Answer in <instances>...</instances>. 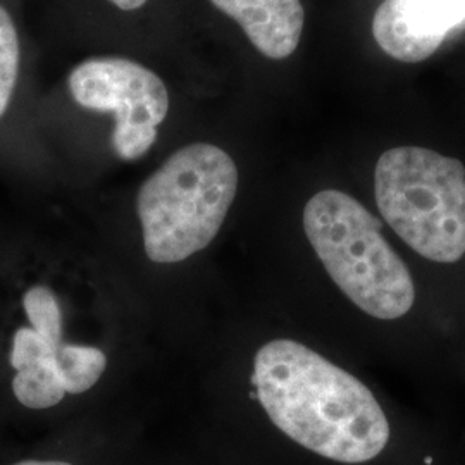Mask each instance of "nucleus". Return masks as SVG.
I'll return each instance as SVG.
<instances>
[{"label": "nucleus", "instance_id": "obj_11", "mask_svg": "<svg viewBox=\"0 0 465 465\" xmlns=\"http://www.w3.org/2000/svg\"><path fill=\"white\" fill-rule=\"evenodd\" d=\"M109 2L121 11H136L147 4V0H109Z\"/></svg>", "mask_w": 465, "mask_h": 465}, {"label": "nucleus", "instance_id": "obj_12", "mask_svg": "<svg viewBox=\"0 0 465 465\" xmlns=\"http://www.w3.org/2000/svg\"><path fill=\"white\" fill-rule=\"evenodd\" d=\"M15 465H71L67 462H61V460H23Z\"/></svg>", "mask_w": 465, "mask_h": 465}, {"label": "nucleus", "instance_id": "obj_1", "mask_svg": "<svg viewBox=\"0 0 465 465\" xmlns=\"http://www.w3.org/2000/svg\"><path fill=\"white\" fill-rule=\"evenodd\" d=\"M253 397L292 443L336 465H405L407 432L376 390L317 350L274 338L257 350Z\"/></svg>", "mask_w": 465, "mask_h": 465}, {"label": "nucleus", "instance_id": "obj_6", "mask_svg": "<svg viewBox=\"0 0 465 465\" xmlns=\"http://www.w3.org/2000/svg\"><path fill=\"white\" fill-rule=\"evenodd\" d=\"M30 328H19L13 340L11 366L16 369L13 391L28 409L42 411L63 401L59 357L63 341V312L59 300L47 286H34L23 299Z\"/></svg>", "mask_w": 465, "mask_h": 465}, {"label": "nucleus", "instance_id": "obj_4", "mask_svg": "<svg viewBox=\"0 0 465 465\" xmlns=\"http://www.w3.org/2000/svg\"><path fill=\"white\" fill-rule=\"evenodd\" d=\"M240 174L213 143H190L142 183L136 213L152 262L176 264L211 245L232 209Z\"/></svg>", "mask_w": 465, "mask_h": 465}, {"label": "nucleus", "instance_id": "obj_7", "mask_svg": "<svg viewBox=\"0 0 465 465\" xmlns=\"http://www.w3.org/2000/svg\"><path fill=\"white\" fill-rule=\"evenodd\" d=\"M465 26V0H384L372 17V36L390 57L417 64Z\"/></svg>", "mask_w": 465, "mask_h": 465}, {"label": "nucleus", "instance_id": "obj_8", "mask_svg": "<svg viewBox=\"0 0 465 465\" xmlns=\"http://www.w3.org/2000/svg\"><path fill=\"white\" fill-rule=\"evenodd\" d=\"M232 17L250 44L267 59L290 57L303 34L305 11L302 0H209Z\"/></svg>", "mask_w": 465, "mask_h": 465}, {"label": "nucleus", "instance_id": "obj_10", "mask_svg": "<svg viewBox=\"0 0 465 465\" xmlns=\"http://www.w3.org/2000/svg\"><path fill=\"white\" fill-rule=\"evenodd\" d=\"M19 38L11 15L0 5V117L7 111L19 74Z\"/></svg>", "mask_w": 465, "mask_h": 465}, {"label": "nucleus", "instance_id": "obj_3", "mask_svg": "<svg viewBox=\"0 0 465 465\" xmlns=\"http://www.w3.org/2000/svg\"><path fill=\"white\" fill-rule=\"evenodd\" d=\"M378 217L401 249L441 269L465 266V164L438 150H384L372 174Z\"/></svg>", "mask_w": 465, "mask_h": 465}, {"label": "nucleus", "instance_id": "obj_9", "mask_svg": "<svg viewBox=\"0 0 465 465\" xmlns=\"http://www.w3.org/2000/svg\"><path fill=\"white\" fill-rule=\"evenodd\" d=\"M107 367V357L102 350L86 345L64 343L59 357V371L64 391L80 395L95 386Z\"/></svg>", "mask_w": 465, "mask_h": 465}, {"label": "nucleus", "instance_id": "obj_5", "mask_svg": "<svg viewBox=\"0 0 465 465\" xmlns=\"http://www.w3.org/2000/svg\"><path fill=\"white\" fill-rule=\"evenodd\" d=\"M67 88L84 109L114 116L113 149L123 161H136L152 149L169 113L164 82L124 57L86 59L69 73Z\"/></svg>", "mask_w": 465, "mask_h": 465}, {"label": "nucleus", "instance_id": "obj_2", "mask_svg": "<svg viewBox=\"0 0 465 465\" xmlns=\"http://www.w3.org/2000/svg\"><path fill=\"white\" fill-rule=\"evenodd\" d=\"M302 224L324 272L361 316L381 326L414 317L416 274L381 219L361 200L343 190H321L305 203Z\"/></svg>", "mask_w": 465, "mask_h": 465}]
</instances>
